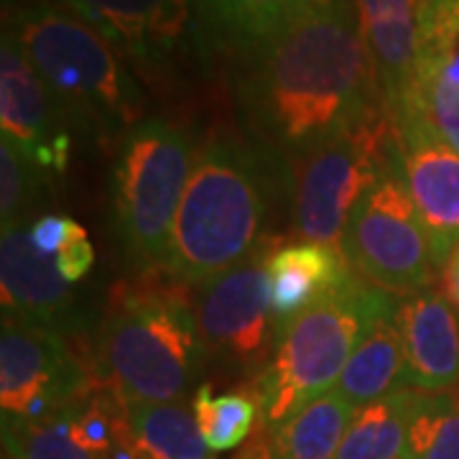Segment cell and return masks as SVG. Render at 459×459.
Returning <instances> with one entry per match:
<instances>
[{
    "label": "cell",
    "instance_id": "1",
    "mask_svg": "<svg viewBox=\"0 0 459 459\" xmlns=\"http://www.w3.org/2000/svg\"><path fill=\"white\" fill-rule=\"evenodd\" d=\"M243 62L255 131L294 161L383 102L352 0L296 21Z\"/></svg>",
    "mask_w": 459,
    "mask_h": 459
},
{
    "label": "cell",
    "instance_id": "2",
    "mask_svg": "<svg viewBox=\"0 0 459 459\" xmlns=\"http://www.w3.org/2000/svg\"><path fill=\"white\" fill-rule=\"evenodd\" d=\"M3 31L18 41L72 133L102 146L143 120V95L102 33L56 0L3 5Z\"/></svg>",
    "mask_w": 459,
    "mask_h": 459
},
{
    "label": "cell",
    "instance_id": "3",
    "mask_svg": "<svg viewBox=\"0 0 459 459\" xmlns=\"http://www.w3.org/2000/svg\"><path fill=\"white\" fill-rule=\"evenodd\" d=\"M265 199L255 156L214 135L195 156L171 230L166 271L186 286H207L253 255Z\"/></svg>",
    "mask_w": 459,
    "mask_h": 459
},
{
    "label": "cell",
    "instance_id": "4",
    "mask_svg": "<svg viewBox=\"0 0 459 459\" xmlns=\"http://www.w3.org/2000/svg\"><path fill=\"white\" fill-rule=\"evenodd\" d=\"M98 376L131 403H177L207 352L197 312L171 289L117 286L98 334Z\"/></svg>",
    "mask_w": 459,
    "mask_h": 459
},
{
    "label": "cell",
    "instance_id": "5",
    "mask_svg": "<svg viewBox=\"0 0 459 459\" xmlns=\"http://www.w3.org/2000/svg\"><path fill=\"white\" fill-rule=\"evenodd\" d=\"M394 307V296L352 273L281 327L273 358L258 376L255 395L265 427H281L312 401L332 394L362 334Z\"/></svg>",
    "mask_w": 459,
    "mask_h": 459
},
{
    "label": "cell",
    "instance_id": "6",
    "mask_svg": "<svg viewBox=\"0 0 459 459\" xmlns=\"http://www.w3.org/2000/svg\"><path fill=\"white\" fill-rule=\"evenodd\" d=\"M192 141L164 117H146L117 146L113 202L117 232L143 268H164L171 230L195 166Z\"/></svg>",
    "mask_w": 459,
    "mask_h": 459
},
{
    "label": "cell",
    "instance_id": "7",
    "mask_svg": "<svg viewBox=\"0 0 459 459\" xmlns=\"http://www.w3.org/2000/svg\"><path fill=\"white\" fill-rule=\"evenodd\" d=\"M398 151L401 133L380 102L355 126L299 156L294 222L301 240L342 246L350 214Z\"/></svg>",
    "mask_w": 459,
    "mask_h": 459
},
{
    "label": "cell",
    "instance_id": "8",
    "mask_svg": "<svg viewBox=\"0 0 459 459\" xmlns=\"http://www.w3.org/2000/svg\"><path fill=\"white\" fill-rule=\"evenodd\" d=\"M340 247L352 273L385 294L411 296L431 283L437 268L409 192L401 151L352 210Z\"/></svg>",
    "mask_w": 459,
    "mask_h": 459
},
{
    "label": "cell",
    "instance_id": "9",
    "mask_svg": "<svg viewBox=\"0 0 459 459\" xmlns=\"http://www.w3.org/2000/svg\"><path fill=\"white\" fill-rule=\"evenodd\" d=\"M195 312L210 360L238 376H261L268 368L279 325L271 309L265 258L253 253L232 271L210 281Z\"/></svg>",
    "mask_w": 459,
    "mask_h": 459
},
{
    "label": "cell",
    "instance_id": "10",
    "mask_svg": "<svg viewBox=\"0 0 459 459\" xmlns=\"http://www.w3.org/2000/svg\"><path fill=\"white\" fill-rule=\"evenodd\" d=\"M92 385L65 334L3 314L0 332V409L3 419L39 421Z\"/></svg>",
    "mask_w": 459,
    "mask_h": 459
},
{
    "label": "cell",
    "instance_id": "11",
    "mask_svg": "<svg viewBox=\"0 0 459 459\" xmlns=\"http://www.w3.org/2000/svg\"><path fill=\"white\" fill-rule=\"evenodd\" d=\"M92 23L148 80L171 74L204 39L192 0H56Z\"/></svg>",
    "mask_w": 459,
    "mask_h": 459
},
{
    "label": "cell",
    "instance_id": "12",
    "mask_svg": "<svg viewBox=\"0 0 459 459\" xmlns=\"http://www.w3.org/2000/svg\"><path fill=\"white\" fill-rule=\"evenodd\" d=\"M0 133L49 181L66 171L74 133L8 31L0 44Z\"/></svg>",
    "mask_w": 459,
    "mask_h": 459
},
{
    "label": "cell",
    "instance_id": "13",
    "mask_svg": "<svg viewBox=\"0 0 459 459\" xmlns=\"http://www.w3.org/2000/svg\"><path fill=\"white\" fill-rule=\"evenodd\" d=\"M403 171L409 192L427 232L434 268L459 247V153L444 143L419 110L398 117Z\"/></svg>",
    "mask_w": 459,
    "mask_h": 459
},
{
    "label": "cell",
    "instance_id": "14",
    "mask_svg": "<svg viewBox=\"0 0 459 459\" xmlns=\"http://www.w3.org/2000/svg\"><path fill=\"white\" fill-rule=\"evenodd\" d=\"M31 228V225H29ZM29 228L3 230L0 235V294L3 314L72 334V283L59 273L56 261L31 243Z\"/></svg>",
    "mask_w": 459,
    "mask_h": 459
},
{
    "label": "cell",
    "instance_id": "15",
    "mask_svg": "<svg viewBox=\"0 0 459 459\" xmlns=\"http://www.w3.org/2000/svg\"><path fill=\"white\" fill-rule=\"evenodd\" d=\"M395 327L406 358V388L459 385V309L442 291H416L395 301Z\"/></svg>",
    "mask_w": 459,
    "mask_h": 459
},
{
    "label": "cell",
    "instance_id": "16",
    "mask_svg": "<svg viewBox=\"0 0 459 459\" xmlns=\"http://www.w3.org/2000/svg\"><path fill=\"white\" fill-rule=\"evenodd\" d=\"M362 39L376 66L380 98L388 115L403 110L419 65V3L416 0H355Z\"/></svg>",
    "mask_w": 459,
    "mask_h": 459
},
{
    "label": "cell",
    "instance_id": "17",
    "mask_svg": "<svg viewBox=\"0 0 459 459\" xmlns=\"http://www.w3.org/2000/svg\"><path fill=\"white\" fill-rule=\"evenodd\" d=\"M265 271L279 332L352 276L342 247L314 240H294L271 250L265 255Z\"/></svg>",
    "mask_w": 459,
    "mask_h": 459
},
{
    "label": "cell",
    "instance_id": "18",
    "mask_svg": "<svg viewBox=\"0 0 459 459\" xmlns=\"http://www.w3.org/2000/svg\"><path fill=\"white\" fill-rule=\"evenodd\" d=\"M199 31L214 49L240 59L334 0H192Z\"/></svg>",
    "mask_w": 459,
    "mask_h": 459
},
{
    "label": "cell",
    "instance_id": "19",
    "mask_svg": "<svg viewBox=\"0 0 459 459\" xmlns=\"http://www.w3.org/2000/svg\"><path fill=\"white\" fill-rule=\"evenodd\" d=\"M355 406L337 394L322 395L271 429V439H258L243 459H337Z\"/></svg>",
    "mask_w": 459,
    "mask_h": 459
},
{
    "label": "cell",
    "instance_id": "20",
    "mask_svg": "<svg viewBox=\"0 0 459 459\" xmlns=\"http://www.w3.org/2000/svg\"><path fill=\"white\" fill-rule=\"evenodd\" d=\"M394 309L368 327L334 388L355 409L406 388V358Z\"/></svg>",
    "mask_w": 459,
    "mask_h": 459
},
{
    "label": "cell",
    "instance_id": "21",
    "mask_svg": "<svg viewBox=\"0 0 459 459\" xmlns=\"http://www.w3.org/2000/svg\"><path fill=\"white\" fill-rule=\"evenodd\" d=\"M126 439L135 459H207L210 446L195 411L177 403L126 401Z\"/></svg>",
    "mask_w": 459,
    "mask_h": 459
},
{
    "label": "cell",
    "instance_id": "22",
    "mask_svg": "<svg viewBox=\"0 0 459 459\" xmlns=\"http://www.w3.org/2000/svg\"><path fill=\"white\" fill-rule=\"evenodd\" d=\"M413 403H416V391L403 388L355 409L337 459L406 457Z\"/></svg>",
    "mask_w": 459,
    "mask_h": 459
},
{
    "label": "cell",
    "instance_id": "23",
    "mask_svg": "<svg viewBox=\"0 0 459 459\" xmlns=\"http://www.w3.org/2000/svg\"><path fill=\"white\" fill-rule=\"evenodd\" d=\"M406 457L459 459V385L446 391H416Z\"/></svg>",
    "mask_w": 459,
    "mask_h": 459
},
{
    "label": "cell",
    "instance_id": "24",
    "mask_svg": "<svg viewBox=\"0 0 459 459\" xmlns=\"http://www.w3.org/2000/svg\"><path fill=\"white\" fill-rule=\"evenodd\" d=\"M195 416L210 452H230L250 437L261 403L258 395L246 391L214 395L212 385L202 383L195 391Z\"/></svg>",
    "mask_w": 459,
    "mask_h": 459
},
{
    "label": "cell",
    "instance_id": "25",
    "mask_svg": "<svg viewBox=\"0 0 459 459\" xmlns=\"http://www.w3.org/2000/svg\"><path fill=\"white\" fill-rule=\"evenodd\" d=\"M3 449L16 459H100L80 442L69 409L39 421L3 419Z\"/></svg>",
    "mask_w": 459,
    "mask_h": 459
},
{
    "label": "cell",
    "instance_id": "26",
    "mask_svg": "<svg viewBox=\"0 0 459 459\" xmlns=\"http://www.w3.org/2000/svg\"><path fill=\"white\" fill-rule=\"evenodd\" d=\"M459 84V0H419V65Z\"/></svg>",
    "mask_w": 459,
    "mask_h": 459
},
{
    "label": "cell",
    "instance_id": "27",
    "mask_svg": "<svg viewBox=\"0 0 459 459\" xmlns=\"http://www.w3.org/2000/svg\"><path fill=\"white\" fill-rule=\"evenodd\" d=\"M49 179L8 141L0 138V228H29Z\"/></svg>",
    "mask_w": 459,
    "mask_h": 459
},
{
    "label": "cell",
    "instance_id": "28",
    "mask_svg": "<svg viewBox=\"0 0 459 459\" xmlns=\"http://www.w3.org/2000/svg\"><path fill=\"white\" fill-rule=\"evenodd\" d=\"M409 110H419L429 120L446 146L459 153V84L449 82L439 72L416 69V80L409 100L398 117ZM395 117V123H398Z\"/></svg>",
    "mask_w": 459,
    "mask_h": 459
},
{
    "label": "cell",
    "instance_id": "29",
    "mask_svg": "<svg viewBox=\"0 0 459 459\" xmlns=\"http://www.w3.org/2000/svg\"><path fill=\"white\" fill-rule=\"evenodd\" d=\"M29 235H31L33 246L39 247L44 255H51V258H54V255H56L65 246H69L72 240L84 238L87 230H84L77 220L65 217V214H41V217H36L31 222Z\"/></svg>",
    "mask_w": 459,
    "mask_h": 459
},
{
    "label": "cell",
    "instance_id": "30",
    "mask_svg": "<svg viewBox=\"0 0 459 459\" xmlns=\"http://www.w3.org/2000/svg\"><path fill=\"white\" fill-rule=\"evenodd\" d=\"M54 261H56V268H59V273L65 276L66 283H77V281H82L87 273H90V268L95 265V247L90 243V238L84 235V238H77V240H72L69 246H65L56 255H54Z\"/></svg>",
    "mask_w": 459,
    "mask_h": 459
},
{
    "label": "cell",
    "instance_id": "31",
    "mask_svg": "<svg viewBox=\"0 0 459 459\" xmlns=\"http://www.w3.org/2000/svg\"><path fill=\"white\" fill-rule=\"evenodd\" d=\"M442 294L459 309V247L442 268Z\"/></svg>",
    "mask_w": 459,
    "mask_h": 459
},
{
    "label": "cell",
    "instance_id": "32",
    "mask_svg": "<svg viewBox=\"0 0 459 459\" xmlns=\"http://www.w3.org/2000/svg\"><path fill=\"white\" fill-rule=\"evenodd\" d=\"M13 3H23V0H3V5H13Z\"/></svg>",
    "mask_w": 459,
    "mask_h": 459
},
{
    "label": "cell",
    "instance_id": "33",
    "mask_svg": "<svg viewBox=\"0 0 459 459\" xmlns=\"http://www.w3.org/2000/svg\"><path fill=\"white\" fill-rule=\"evenodd\" d=\"M3 459H16V457H13L11 452H5V449H3Z\"/></svg>",
    "mask_w": 459,
    "mask_h": 459
},
{
    "label": "cell",
    "instance_id": "34",
    "mask_svg": "<svg viewBox=\"0 0 459 459\" xmlns=\"http://www.w3.org/2000/svg\"><path fill=\"white\" fill-rule=\"evenodd\" d=\"M401 459H409V457H401Z\"/></svg>",
    "mask_w": 459,
    "mask_h": 459
},
{
    "label": "cell",
    "instance_id": "35",
    "mask_svg": "<svg viewBox=\"0 0 459 459\" xmlns=\"http://www.w3.org/2000/svg\"><path fill=\"white\" fill-rule=\"evenodd\" d=\"M416 3H419V0H416Z\"/></svg>",
    "mask_w": 459,
    "mask_h": 459
}]
</instances>
